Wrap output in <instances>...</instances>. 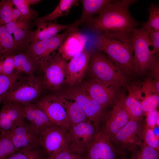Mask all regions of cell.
I'll use <instances>...</instances> for the list:
<instances>
[{"instance_id": "6da1fadb", "label": "cell", "mask_w": 159, "mask_h": 159, "mask_svg": "<svg viewBox=\"0 0 159 159\" xmlns=\"http://www.w3.org/2000/svg\"><path fill=\"white\" fill-rule=\"evenodd\" d=\"M135 0L113 1L86 22L92 30L100 34L130 33L139 25L131 15L129 7Z\"/></svg>"}, {"instance_id": "7a4b0ae2", "label": "cell", "mask_w": 159, "mask_h": 159, "mask_svg": "<svg viewBox=\"0 0 159 159\" xmlns=\"http://www.w3.org/2000/svg\"><path fill=\"white\" fill-rule=\"evenodd\" d=\"M132 33L101 34L97 43L98 50L105 53L124 74H128L134 71Z\"/></svg>"}, {"instance_id": "3957f363", "label": "cell", "mask_w": 159, "mask_h": 159, "mask_svg": "<svg viewBox=\"0 0 159 159\" xmlns=\"http://www.w3.org/2000/svg\"><path fill=\"white\" fill-rule=\"evenodd\" d=\"M88 69L94 79L107 85L118 88L126 82L125 74L100 51L91 53Z\"/></svg>"}, {"instance_id": "277c9868", "label": "cell", "mask_w": 159, "mask_h": 159, "mask_svg": "<svg viewBox=\"0 0 159 159\" xmlns=\"http://www.w3.org/2000/svg\"><path fill=\"white\" fill-rule=\"evenodd\" d=\"M131 40L133 49L132 65L134 71L140 73L150 69L159 61L158 56L153 49L148 34L144 28H136L132 33Z\"/></svg>"}, {"instance_id": "5b68a950", "label": "cell", "mask_w": 159, "mask_h": 159, "mask_svg": "<svg viewBox=\"0 0 159 159\" xmlns=\"http://www.w3.org/2000/svg\"><path fill=\"white\" fill-rule=\"evenodd\" d=\"M44 87L42 80L34 74L19 77L8 91L4 100L19 105L32 103L39 98Z\"/></svg>"}, {"instance_id": "8992f818", "label": "cell", "mask_w": 159, "mask_h": 159, "mask_svg": "<svg viewBox=\"0 0 159 159\" xmlns=\"http://www.w3.org/2000/svg\"><path fill=\"white\" fill-rule=\"evenodd\" d=\"M145 125L142 120L130 119L126 124L113 137L111 143L120 154L127 150H134L143 144Z\"/></svg>"}, {"instance_id": "52a82bcc", "label": "cell", "mask_w": 159, "mask_h": 159, "mask_svg": "<svg viewBox=\"0 0 159 159\" xmlns=\"http://www.w3.org/2000/svg\"><path fill=\"white\" fill-rule=\"evenodd\" d=\"M61 96L78 103L84 111L88 120L99 127L105 116V109L81 87L69 89Z\"/></svg>"}, {"instance_id": "ba28073f", "label": "cell", "mask_w": 159, "mask_h": 159, "mask_svg": "<svg viewBox=\"0 0 159 159\" xmlns=\"http://www.w3.org/2000/svg\"><path fill=\"white\" fill-rule=\"evenodd\" d=\"M39 141L47 159L51 158L61 152L69 143L67 130L53 124L40 133Z\"/></svg>"}, {"instance_id": "9c48e42d", "label": "cell", "mask_w": 159, "mask_h": 159, "mask_svg": "<svg viewBox=\"0 0 159 159\" xmlns=\"http://www.w3.org/2000/svg\"><path fill=\"white\" fill-rule=\"evenodd\" d=\"M67 62L57 53L41 67L44 87L54 90L61 88L65 82Z\"/></svg>"}, {"instance_id": "30bf717a", "label": "cell", "mask_w": 159, "mask_h": 159, "mask_svg": "<svg viewBox=\"0 0 159 159\" xmlns=\"http://www.w3.org/2000/svg\"><path fill=\"white\" fill-rule=\"evenodd\" d=\"M54 124L68 130L70 127L66 110L58 96L49 95L37 101L35 104Z\"/></svg>"}, {"instance_id": "8fae6325", "label": "cell", "mask_w": 159, "mask_h": 159, "mask_svg": "<svg viewBox=\"0 0 159 159\" xmlns=\"http://www.w3.org/2000/svg\"><path fill=\"white\" fill-rule=\"evenodd\" d=\"M98 128L88 120L78 123L67 130L69 143L85 151L94 141Z\"/></svg>"}, {"instance_id": "7c38bea8", "label": "cell", "mask_w": 159, "mask_h": 159, "mask_svg": "<svg viewBox=\"0 0 159 159\" xmlns=\"http://www.w3.org/2000/svg\"><path fill=\"white\" fill-rule=\"evenodd\" d=\"M126 96L122 93L114 103L112 109L105 118L103 129L111 139L128 122L130 118L126 110L125 101Z\"/></svg>"}, {"instance_id": "4fadbf2b", "label": "cell", "mask_w": 159, "mask_h": 159, "mask_svg": "<svg viewBox=\"0 0 159 159\" xmlns=\"http://www.w3.org/2000/svg\"><path fill=\"white\" fill-rule=\"evenodd\" d=\"M120 153L112 144L110 136L102 129L95 140L85 151L84 159H118Z\"/></svg>"}, {"instance_id": "5bb4252c", "label": "cell", "mask_w": 159, "mask_h": 159, "mask_svg": "<svg viewBox=\"0 0 159 159\" xmlns=\"http://www.w3.org/2000/svg\"><path fill=\"white\" fill-rule=\"evenodd\" d=\"M81 87L105 109L117 99V88L107 85L95 79L84 83Z\"/></svg>"}, {"instance_id": "9a60e30c", "label": "cell", "mask_w": 159, "mask_h": 159, "mask_svg": "<svg viewBox=\"0 0 159 159\" xmlns=\"http://www.w3.org/2000/svg\"><path fill=\"white\" fill-rule=\"evenodd\" d=\"M7 133L18 151L41 147L39 135L26 120Z\"/></svg>"}, {"instance_id": "2e32d148", "label": "cell", "mask_w": 159, "mask_h": 159, "mask_svg": "<svg viewBox=\"0 0 159 159\" xmlns=\"http://www.w3.org/2000/svg\"><path fill=\"white\" fill-rule=\"evenodd\" d=\"M91 53L83 50L67 62L65 83L73 86L80 84L88 69Z\"/></svg>"}, {"instance_id": "e0dca14e", "label": "cell", "mask_w": 159, "mask_h": 159, "mask_svg": "<svg viewBox=\"0 0 159 159\" xmlns=\"http://www.w3.org/2000/svg\"><path fill=\"white\" fill-rule=\"evenodd\" d=\"M73 24V26L69 28L68 34L58 49V53L67 62L84 50L88 40L87 37L79 31L74 22Z\"/></svg>"}, {"instance_id": "ac0fdd59", "label": "cell", "mask_w": 159, "mask_h": 159, "mask_svg": "<svg viewBox=\"0 0 159 159\" xmlns=\"http://www.w3.org/2000/svg\"><path fill=\"white\" fill-rule=\"evenodd\" d=\"M0 110V131L7 133L25 121L20 105L4 100Z\"/></svg>"}, {"instance_id": "d6986e66", "label": "cell", "mask_w": 159, "mask_h": 159, "mask_svg": "<svg viewBox=\"0 0 159 159\" xmlns=\"http://www.w3.org/2000/svg\"><path fill=\"white\" fill-rule=\"evenodd\" d=\"M31 21L20 18L17 21L5 24L11 36L18 52H25L31 43L33 31Z\"/></svg>"}, {"instance_id": "ffe728a7", "label": "cell", "mask_w": 159, "mask_h": 159, "mask_svg": "<svg viewBox=\"0 0 159 159\" xmlns=\"http://www.w3.org/2000/svg\"><path fill=\"white\" fill-rule=\"evenodd\" d=\"M25 120L39 137L46 128L54 124L46 114L36 105L30 103L20 105Z\"/></svg>"}, {"instance_id": "44dd1931", "label": "cell", "mask_w": 159, "mask_h": 159, "mask_svg": "<svg viewBox=\"0 0 159 159\" xmlns=\"http://www.w3.org/2000/svg\"><path fill=\"white\" fill-rule=\"evenodd\" d=\"M140 87L135 84L127 86L128 95L126 97L125 104L130 120H141L145 115L139 96Z\"/></svg>"}, {"instance_id": "7402d4cb", "label": "cell", "mask_w": 159, "mask_h": 159, "mask_svg": "<svg viewBox=\"0 0 159 159\" xmlns=\"http://www.w3.org/2000/svg\"><path fill=\"white\" fill-rule=\"evenodd\" d=\"M159 94L155 90L151 80L147 79L140 86L139 96L143 112L157 109L159 104Z\"/></svg>"}, {"instance_id": "603a6c76", "label": "cell", "mask_w": 159, "mask_h": 159, "mask_svg": "<svg viewBox=\"0 0 159 159\" xmlns=\"http://www.w3.org/2000/svg\"><path fill=\"white\" fill-rule=\"evenodd\" d=\"M35 25L37 28L33 32L31 43L49 39L57 34L59 32L72 26L73 23L63 25L47 22L38 23Z\"/></svg>"}, {"instance_id": "cb8c5ba5", "label": "cell", "mask_w": 159, "mask_h": 159, "mask_svg": "<svg viewBox=\"0 0 159 159\" xmlns=\"http://www.w3.org/2000/svg\"><path fill=\"white\" fill-rule=\"evenodd\" d=\"M58 96L66 110L70 127L88 120L83 110L76 102L67 100L61 95Z\"/></svg>"}, {"instance_id": "d4e9b609", "label": "cell", "mask_w": 159, "mask_h": 159, "mask_svg": "<svg viewBox=\"0 0 159 159\" xmlns=\"http://www.w3.org/2000/svg\"><path fill=\"white\" fill-rule=\"evenodd\" d=\"M15 72L19 74L24 73L27 76L34 74L39 66L36 62L27 53L15 52L14 54Z\"/></svg>"}, {"instance_id": "484cf974", "label": "cell", "mask_w": 159, "mask_h": 159, "mask_svg": "<svg viewBox=\"0 0 159 159\" xmlns=\"http://www.w3.org/2000/svg\"><path fill=\"white\" fill-rule=\"evenodd\" d=\"M110 0H82L83 9L80 19L75 22L77 26L83 22H86L96 14H99L109 3Z\"/></svg>"}, {"instance_id": "4316f807", "label": "cell", "mask_w": 159, "mask_h": 159, "mask_svg": "<svg viewBox=\"0 0 159 159\" xmlns=\"http://www.w3.org/2000/svg\"><path fill=\"white\" fill-rule=\"evenodd\" d=\"M79 2L77 0H60L52 12L44 16L37 18L34 20V25L39 22H51L60 16L67 15L73 6L78 5Z\"/></svg>"}, {"instance_id": "83f0119b", "label": "cell", "mask_w": 159, "mask_h": 159, "mask_svg": "<svg viewBox=\"0 0 159 159\" xmlns=\"http://www.w3.org/2000/svg\"><path fill=\"white\" fill-rule=\"evenodd\" d=\"M149 17L146 22L142 24V26L148 34L153 30L159 31V6L153 4L149 9Z\"/></svg>"}, {"instance_id": "f1b7e54d", "label": "cell", "mask_w": 159, "mask_h": 159, "mask_svg": "<svg viewBox=\"0 0 159 159\" xmlns=\"http://www.w3.org/2000/svg\"><path fill=\"white\" fill-rule=\"evenodd\" d=\"M19 151L7 133L0 134V159H6Z\"/></svg>"}, {"instance_id": "f546056e", "label": "cell", "mask_w": 159, "mask_h": 159, "mask_svg": "<svg viewBox=\"0 0 159 159\" xmlns=\"http://www.w3.org/2000/svg\"><path fill=\"white\" fill-rule=\"evenodd\" d=\"M85 152L69 143L54 157L46 159H84Z\"/></svg>"}, {"instance_id": "4dcf8cb0", "label": "cell", "mask_w": 159, "mask_h": 159, "mask_svg": "<svg viewBox=\"0 0 159 159\" xmlns=\"http://www.w3.org/2000/svg\"><path fill=\"white\" fill-rule=\"evenodd\" d=\"M47 157L41 148L19 151L6 159H46Z\"/></svg>"}, {"instance_id": "1f68e13d", "label": "cell", "mask_w": 159, "mask_h": 159, "mask_svg": "<svg viewBox=\"0 0 159 159\" xmlns=\"http://www.w3.org/2000/svg\"><path fill=\"white\" fill-rule=\"evenodd\" d=\"M0 40L5 53L18 52L12 37L8 32L5 24H0Z\"/></svg>"}, {"instance_id": "d6a6232c", "label": "cell", "mask_w": 159, "mask_h": 159, "mask_svg": "<svg viewBox=\"0 0 159 159\" xmlns=\"http://www.w3.org/2000/svg\"><path fill=\"white\" fill-rule=\"evenodd\" d=\"M69 28L66 29L63 33L57 34L49 39L46 52L48 61L56 54L55 53V51L58 49L62 44L69 33Z\"/></svg>"}, {"instance_id": "836d02e7", "label": "cell", "mask_w": 159, "mask_h": 159, "mask_svg": "<svg viewBox=\"0 0 159 159\" xmlns=\"http://www.w3.org/2000/svg\"><path fill=\"white\" fill-rule=\"evenodd\" d=\"M15 6L20 11L22 18L31 21L37 18V13L34 10L31 9L27 0H11Z\"/></svg>"}, {"instance_id": "e575fe53", "label": "cell", "mask_w": 159, "mask_h": 159, "mask_svg": "<svg viewBox=\"0 0 159 159\" xmlns=\"http://www.w3.org/2000/svg\"><path fill=\"white\" fill-rule=\"evenodd\" d=\"M19 77V74L16 73L10 75L0 74V103L3 101L8 91Z\"/></svg>"}, {"instance_id": "d590c367", "label": "cell", "mask_w": 159, "mask_h": 159, "mask_svg": "<svg viewBox=\"0 0 159 159\" xmlns=\"http://www.w3.org/2000/svg\"><path fill=\"white\" fill-rule=\"evenodd\" d=\"M14 6L11 0H2L1 1L0 24H5L12 21Z\"/></svg>"}, {"instance_id": "8d00e7d4", "label": "cell", "mask_w": 159, "mask_h": 159, "mask_svg": "<svg viewBox=\"0 0 159 159\" xmlns=\"http://www.w3.org/2000/svg\"><path fill=\"white\" fill-rule=\"evenodd\" d=\"M143 143L159 150V140L155 136L154 130L145 125L143 136Z\"/></svg>"}, {"instance_id": "74e56055", "label": "cell", "mask_w": 159, "mask_h": 159, "mask_svg": "<svg viewBox=\"0 0 159 159\" xmlns=\"http://www.w3.org/2000/svg\"><path fill=\"white\" fill-rule=\"evenodd\" d=\"M14 52H11L4 54L2 74L10 75L16 73L14 59Z\"/></svg>"}, {"instance_id": "f35d334b", "label": "cell", "mask_w": 159, "mask_h": 159, "mask_svg": "<svg viewBox=\"0 0 159 159\" xmlns=\"http://www.w3.org/2000/svg\"><path fill=\"white\" fill-rule=\"evenodd\" d=\"M140 151L131 159H158L159 150L143 143Z\"/></svg>"}, {"instance_id": "ab89813d", "label": "cell", "mask_w": 159, "mask_h": 159, "mask_svg": "<svg viewBox=\"0 0 159 159\" xmlns=\"http://www.w3.org/2000/svg\"><path fill=\"white\" fill-rule=\"evenodd\" d=\"M146 115L145 125L149 127L152 129L155 126H159V112L157 109L148 112Z\"/></svg>"}, {"instance_id": "60d3db41", "label": "cell", "mask_w": 159, "mask_h": 159, "mask_svg": "<svg viewBox=\"0 0 159 159\" xmlns=\"http://www.w3.org/2000/svg\"><path fill=\"white\" fill-rule=\"evenodd\" d=\"M149 42L153 49L158 57L159 55V31L153 30L148 34Z\"/></svg>"}, {"instance_id": "b9f144b4", "label": "cell", "mask_w": 159, "mask_h": 159, "mask_svg": "<svg viewBox=\"0 0 159 159\" xmlns=\"http://www.w3.org/2000/svg\"><path fill=\"white\" fill-rule=\"evenodd\" d=\"M159 61H158L154 64L150 69L152 70L153 77L156 80H159Z\"/></svg>"}, {"instance_id": "7bdbcfd3", "label": "cell", "mask_w": 159, "mask_h": 159, "mask_svg": "<svg viewBox=\"0 0 159 159\" xmlns=\"http://www.w3.org/2000/svg\"><path fill=\"white\" fill-rule=\"evenodd\" d=\"M21 17V13L15 6L14 7L13 10V19L12 22H15L20 19Z\"/></svg>"}, {"instance_id": "ee69618b", "label": "cell", "mask_w": 159, "mask_h": 159, "mask_svg": "<svg viewBox=\"0 0 159 159\" xmlns=\"http://www.w3.org/2000/svg\"><path fill=\"white\" fill-rule=\"evenodd\" d=\"M153 87L155 91L159 94V81L155 80L152 81Z\"/></svg>"}, {"instance_id": "f6af8a7d", "label": "cell", "mask_w": 159, "mask_h": 159, "mask_svg": "<svg viewBox=\"0 0 159 159\" xmlns=\"http://www.w3.org/2000/svg\"><path fill=\"white\" fill-rule=\"evenodd\" d=\"M4 54L0 55V74H2Z\"/></svg>"}, {"instance_id": "bcb514c9", "label": "cell", "mask_w": 159, "mask_h": 159, "mask_svg": "<svg viewBox=\"0 0 159 159\" xmlns=\"http://www.w3.org/2000/svg\"><path fill=\"white\" fill-rule=\"evenodd\" d=\"M30 6L31 5H34L39 3L41 1L40 0H27Z\"/></svg>"}, {"instance_id": "7dc6e473", "label": "cell", "mask_w": 159, "mask_h": 159, "mask_svg": "<svg viewBox=\"0 0 159 159\" xmlns=\"http://www.w3.org/2000/svg\"><path fill=\"white\" fill-rule=\"evenodd\" d=\"M0 52H2L4 53H5L3 51V49L1 45V41L0 40Z\"/></svg>"}, {"instance_id": "c3c4849f", "label": "cell", "mask_w": 159, "mask_h": 159, "mask_svg": "<svg viewBox=\"0 0 159 159\" xmlns=\"http://www.w3.org/2000/svg\"><path fill=\"white\" fill-rule=\"evenodd\" d=\"M3 54L4 53L2 52H0V55Z\"/></svg>"}, {"instance_id": "681fc988", "label": "cell", "mask_w": 159, "mask_h": 159, "mask_svg": "<svg viewBox=\"0 0 159 159\" xmlns=\"http://www.w3.org/2000/svg\"></svg>"}]
</instances>
